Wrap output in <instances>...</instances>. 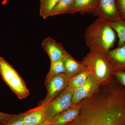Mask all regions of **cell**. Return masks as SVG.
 <instances>
[{
  "mask_svg": "<svg viewBox=\"0 0 125 125\" xmlns=\"http://www.w3.org/2000/svg\"><path fill=\"white\" fill-rule=\"evenodd\" d=\"M79 104V115L67 125H125V87L115 77Z\"/></svg>",
  "mask_w": 125,
  "mask_h": 125,
  "instance_id": "obj_1",
  "label": "cell"
},
{
  "mask_svg": "<svg viewBox=\"0 0 125 125\" xmlns=\"http://www.w3.org/2000/svg\"><path fill=\"white\" fill-rule=\"evenodd\" d=\"M86 45L90 51L106 54L114 46L116 41V34L109 22L98 17L85 30Z\"/></svg>",
  "mask_w": 125,
  "mask_h": 125,
  "instance_id": "obj_2",
  "label": "cell"
},
{
  "mask_svg": "<svg viewBox=\"0 0 125 125\" xmlns=\"http://www.w3.org/2000/svg\"><path fill=\"white\" fill-rule=\"evenodd\" d=\"M82 62L90 71V75L101 85L111 83L116 71L106 54L90 51Z\"/></svg>",
  "mask_w": 125,
  "mask_h": 125,
  "instance_id": "obj_3",
  "label": "cell"
},
{
  "mask_svg": "<svg viewBox=\"0 0 125 125\" xmlns=\"http://www.w3.org/2000/svg\"><path fill=\"white\" fill-rule=\"evenodd\" d=\"M0 74L5 83L19 99L29 96V90L24 81L9 62L0 56Z\"/></svg>",
  "mask_w": 125,
  "mask_h": 125,
  "instance_id": "obj_4",
  "label": "cell"
},
{
  "mask_svg": "<svg viewBox=\"0 0 125 125\" xmlns=\"http://www.w3.org/2000/svg\"><path fill=\"white\" fill-rule=\"evenodd\" d=\"M74 90L67 87L46 105L45 112L47 121H51L57 115L71 106L72 98Z\"/></svg>",
  "mask_w": 125,
  "mask_h": 125,
  "instance_id": "obj_5",
  "label": "cell"
},
{
  "mask_svg": "<svg viewBox=\"0 0 125 125\" xmlns=\"http://www.w3.org/2000/svg\"><path fill=\"white\" fill-rule=\"evenodd\" d=\"M69 81L64 73L46 78L45 84L47 94L40 105H46L51 102L68 87Z\"/></svg>",
  "mask_w": 125,
  "mask_h": 125,
  "instance_id": "obj_6",
  "label": "cell"
},
{
  "mask_svg": "<svg viewBox=\"0 0 125 125\" xmlns=\"http://www.w3.org/2000/svg\"><path fill=\"white\" fill-rule=\"evenodd\" d=\"M101 86L90 75L84 84L74 90L71 105H76L83 99L92 97L98 92Z\"/></svg>",
  "mask_w": 125,
  "mask_h": 125,
  "instance_id": "obj_7",
  "label": "cell"
},
{
  "mask_svg": "<svg viewBox=\"0 0 125 125\" xmlns=\"http://www.w3.org/2000/svg\"><path fill=\"white\" fill-rule=\"evenodd\" d=\"M93 14L109 22L121 19L115 0H99L98 8Z\"/></svg>",
  "mask_w": 125,
  "mask_h": 125,
  "instance_id": "obj_8",
  "label": "cell"
},
{
  "mask_svg": "<svg viewBox=\"0 0 125 125\" xmlns=\"http://www.w3.org/2000/svg\"><path fill=\"white\" fill-rule=\"evenodd\" d=\"M42 46L48 55L51 62L64 59L68 53L61 43L50 37L43 40Z\"/></svg>",
  "mask_w": 125,
  "mask_h": 125,
  "instance_id": "obj_9",
  "label": "cell"
},
{
  "mask_svg": "<svg viewBox=\"0 0 125 125\" xmlns=\"http://www.w3.org/2000/svg\"><path fill=\"white\" fill-rule=\"evenodd\" d=\"M80 109V106L79 103L71 105L57 115L51 121L50 125H68L78 117Z\"/></svg>",
  "mask_w": 125,
  "mask_h": 125,
  "instance_id": "obj_10",
  "label": "cell"
},
{
  "mask_svg": "<svg viewBox=\"0 0 125 125\" xmlns=\"http://www.w3.org/2000/svg\"><path fill=\"white\" fill-rule=\"evenodd\" d=\"M41 105L21 113L24 125H36L46 120L45 107Z\"/></svg>",
  "mask_w": 125,
  "mask_h": 125,
  "instance_id": "obj_11",
  "label": "cell"
},
{
  "mask_svg": "<svg viewBox=\"0 0 125 125\" xmlns=\"http://www.w3.org/2000/svg\"><path fill=\"white\" fill-rule=\"evenodd\" d=\"M116 72L125 71V43L111 49L106 54Z\"/></svg>",
  "mask_w": 125,
  "mask_h": 125,
  "instance_id": "obj_12",
  "label": "cell"
},
{
  "mask_svg": "<svg viewBox=\"0 0 125 125\" xmlns=\"http://www.w3.org/2000/svg\"><path fill=\"white\" fill-rule=\"evenodd\" d=\"M99 3V0H74L70 14H93L98 8Z\"/></svg>",
  "mask_w": 125,
  "mask_h": 125,
  "instance_id": "obj_13",
  "label": "cell"
},
{
  "mask_svg": "<svg viewBox=\"0 0 125 125\" xmlns=\"http://www.w3.org/2000/svg\"><path fill=\"white\" fill-rule=\"evenodd\" d=\"M64 60L65 64L64 73L70 80L87 68L82 61L75 60L68 52Z\"/></svg>",
  "mask_w": 125,
  "mask_h": 125,
  "instance_id": "obj_14",
  "label": "cell"
},
{
  "mask_svg": "<svg viewBox=\"0 0 125 125\" xmlns=\"http://www.w3.org/2000/svg\"><path fill=\"white\" fill-rule=\"evenodd\" d=\"M74 0H60L50 13L49 17L70 14Z\"/></svg>",
  "mask_w": 125,
  "mask_h": 125,
  "instance_id": "obj_15",
  "label": "cell"
},
{
  "mask_svg": "<svg viewBox=\"0 0 125 125\" xmlns=\"http://www.w3.org/2000/svg\"><path fill=\"white\" fill-rule=\"evenodd\" d=\"M112 28L117 34L118 38V47L125 43V20L121 19L113 22H109Z\"/></svg>",
  "mask_w": 125,
  "mask_h": 125,
  "instance_id": "obj_16",
  "label": "cell"
},
{
  "mask_svg": "<svg viewBox=\"0 0 125 125\" xmlns=\"http://www.w3.org/2000/svg\"><path fill=\"white\" fill-rule=\"evenodd\" d=\"M90 75L89 70L87 68L70 80L68 87L75 90L83 85Z\"/></svg>",
  "mask_w": 125,
  "mask_h": 125,
  "instance_id": "obj_17",
  "label": "cell"
},
{
  "mask_svg": "<svg viewBox=\"0 0 125 125\" xmlns=\"http://www.w3.org/2000/svg\"><path fill=\"white\" fill-rule=\"evenodd\" d=\"M60 0H40L39 14L41 17L46 19L49 17L52 12Z\"/></svg>",
  "mask_w": 125,
  "mask_h": 125,
  "instance_id": "obj_18",
  "label": "cell"
},
{
  "mask_svg": "<svg viewBox=\"0 0 125 125\" xmlns=\"http://www.w3.org/2000/svg\"><path fill=\"white\" fill-rule=\"evenodd\" d=\"M64 59L51 62L50 69L46 78L64 73L65 64Z\"/></svg>",
  "mask_w": 125,
  "mask_h": 125,
  "instance_id": "obj_19",
  "label": "cell"
},
{
  "mask_svg": "<svg viewBox=\"0 0 125 125\" xmlns=\"http://www.w3.org/2000/svg\"><path fill=\"white\" fill-rule=\"evenodd\" d=\"M2 125H24L21 114L14 115Z\"/></svg>",
  "mask_w": 125,
  "mask_h": 125,
  "instance_id": "obj_20",
  "label": "cell"
},
{
  "mask_svg": "<svg viewBox=\"0 0 125 125\" xmlns=\"http://www.w3.org/2000/svg\"><path fill=\"white\" fill-rule=\"evenodd\" d=\"M121 18L125 20V0H115Z\"/></svg>",
  "mask_w": 125,
  "mask_h": 125,
  "instance_id": "obj_21",
  "label": "cell"
},
{
  "mask_svg": "<svg viewBox=\"0 0 125 125\" xmlns=\"http://www.w3.org/2000/svg\"><path fill=\"white\" fill-rule=\"evenodd\" d=\"M115 77L121 84L125 87V71L116 72Z\"/></svg>",
  "mask_w": 125,
  "mask_h": 125,
  "instance_id": "obj_22",
  "label": "cell"
},
{
  "mask_svg": "<svg viewBox=\"0 0 125 125\" xmlns=\"http://www.w3.org/2000/svg\"><path fill=\"white\" fill-rule=\"evenodd\" d=\"M14 115V114H6L0 112V122L4 124Z\"/></svg>",
  "mask_w": 125,
  "mask_h": 125,
  "instance_id": "obj_23",
  "label": "cell"
},
{
  "mask_svg": "<svg viewBox=\"0 0 125 125\" xmlns=\"http://www.w3.org/2000/svg\"><path fill=\"white\" fill-rule=\"evenodd\" d=\"M51 121H46L43 122L39 124L38 125H50Z\"/></svg>",
  "mask_w": 125,
  "mask_h": 125,
  "instance_id": "obj_24",
  "label": "cell"
},
{
  "mask_svg": "<svg viewBox=\"0 0 125 125\" xmlns=\"http://www.w3.org/2000/svg\"><path fill=\"white\" fill-rule=\"evenodd\" d=\"M3 125V123L0 122V125Z\"/></svg>",
  "mask_w": 125,
  "mask_h": 125,
  "instance_id": "obj_25",
  "label": "cell"
}]
</instances>
